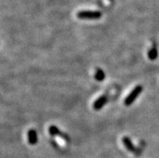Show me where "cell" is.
Instances as JSON below:
<instances>
[{"label": "cell", "instance_id": "1", "mask_svg": "<svg viewBox=\"0 0 159 158\" xmlns=\"http://www.w3.org/2000/svg\"><path fill=\"white\" fill-rule=\"evenodd\" d=\"M142 90H143V87L142 86L139 85L136 86L132 91L130 93V94L126 97V99L125 100V104L126 106H130L132 103H134V101L136 100V99L137 97L141 94V93L142 92Z\"/></svg>", "mask_w": 159, "mask_h": 158}, {"label": "cell", "instance_id": "5", "mask_svg": "<svg viewBox=\"0 0 159 158\" xmlns=\"http://www.w3.org/2000/svg\"><path fill=\"white\" fill-rule=\"evenodd\" d=\"M28 142L30 143V144H32V145H34L38 142V135H37V132L34 129H31L28 131Z\"/></svg>", "mask_w": 159, "mask_h": 158}, {"label": "cell", "instance_id": "7", "mask_svg": "<svg viewBox=\"0 0 159 158\" xmlns=\"http://www.w3.org/2000/svg\"><path fill=\"white\" fill-rule=\"evenodd\" d=\"M95 78L98 82H103L104 80V78H105V73L102 69H97L95 74Z\"/></svg>", "mask_w": 159, "mask_h": 158}, {"label": "cell", "instance_id": "2", "mask_svg": "<svg viewBox=\"0 0 159 158\" xmlns=\"http://www.w3.org/2000/svg\"><path fill=\"white\" fill-rule=\"evenodd\" d=\"M78 18L83 19H97L101 18L102 13L99 12H91V11H82L77 14Z\"/></svg>", "mask_w": 159, "mask_h": 158}, {"label": "cell", "instance_id": "4", "mask_svg": "<svg viewBox=\"0 0 159 158\" xmlns=\"http://www.w3.org/2000/svg\"><path fill=\"white\" fill-rule=\"evenodd\" d=\"M107 101H108V98H107L106 95L99 97V99H97L95 103H94L93 107H94L95 110H100V109L103 108V107L106 104Z\"/></svg>", "mask_w": 159, "mask_h": 158}, {"label": "cell", "instance_id": "3", "mask_svg": "<svg viewBox=\"0 0 159 158\" xmlns=\"http://www.w3.org/2000/svg\"><path fill=\"white\" fill-rule=\"evenodd\" d=\"M48 132H49V134H50L52 136H58V135H59V136H62L63 139H65V140H67V141L69 140V137L66 136L65 135H64V134L59 130V128H57L56 126L49 127V128H48Z\"/></svg>", "mask_w": 159, "mask_h": 158}, {"label": "cell", "instance_id": "8", "mask_svg": "<svg viewBox=\"0 0 159 158\" xmlns=\"http://www.w3.org/2000/svg\"><path fill=\"white\" fill-rule=\"evenodd\" d=\"M148 57L150 60H155L157 58V50L156 47H153L150 50L149 53H148Z\"/></svg>", "mask_w": 159, "mask_h": 158}, {"label": "cell", "instance_id": "6", "mask_svg": "<svg viewBox=\"0 0 159 158\" xmlns=\"http://www.w3.org/2000/svg\"><path fill=\"white\" fill-rule=\"evenodd\" d=\"M123 143H124L125 146L127 148L129 151H130L131 153H135L136 152V148H135L131 140L129 137L125 136V137L123 138Z\"/></svg>", "mask_w": 159, "mask_h": 158}]
</instances>
